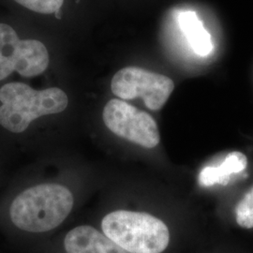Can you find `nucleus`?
Here are the masks:
<instances>
[{"mask_svg":"<svg viewBox=\"0 0 253 253\" xmlns=\"http://www.w3.org/2000/svg\"><path fill=\"white\" fill-rule=\"evenodd\" d=\"M73 195L60 184H40L24 190L13 200L9 217L20 230L42 234L59 226L73 210Z\"/></svg>","mask_w":253,"mask_h":253,"instance_id":"obj_1","label":"nucleus"},{"mask_svg":"<svg viewBox=\"0 0 253 253\" xmlns=\"http://www.w3.org/2000/svg\"><path fill=\"white\" fill-rule=\"evenodd\" d=\"M0 125L22 133L33 120L59 114L68 107L67 94L58 87L36 90L24 83H9L0 88Z\"/></svg>","mask_w":253,"mask_h":253,"instance_id":"obj_2","label":"nucleus"},{"mask_svg":"<svg viewBox=\"0 0 253 253\" xmlns=\"http://www.w3.org/2000/svg\"><path fill=\"white\" fill-rule=\"evenodd\" d=\"M102 233L129 253H162L170 232L162 219L143 212L118 210L101 221Z\"/></svg>","mask_w":253,"mask_h":253,"instance_id":"obj_3","label":"nucleus"},{"mask_svg":"<svg viewBox=\"0 0 253 253\" xmlns=\"http://www.w3.org/2000/svg\"><path fill=\"white\" fill-rule=\"evenodd\" d=\"M50 62L46 46L37 40H20L13 27L0 23V81L13 72L26 78L44 73Z\"/></svg>","mask_w":253,"mask_h":253,"instance_id":"obj_4","label":"nucleus"},{"mask_svg":"<svg viewBox=\"0 0 253 253\" xmlns=\"http://www.w3.org/2000/svg\"><path fill=\"white\" fill-rule=\"evenodd\" d=\"M111 89L122 100L141 98L152 111L163 108L174 89L171 78L138 67H126L116 73Z\"/></svg>","mask_w":253,"mask_h":253,"instance_id":"obj_5","label":"nucleus"},{"mask_svg":"<svg viewBox=\"0 0 253 253\" xmlns=\"http://www.w3.org/2000/svg\"><path fill=\"white\" fill-rule=\"evenodd\" d=\"M102 118L105 126L118 137L145 148H154L160 144V131L155 119L124 100H109Z\"/></svg>","mask_w":253,"mask_h":253,"instance_id":"obj_6","label":"nucleus"},{"mask_svg":"<svg viewBox=\"0 0 253 253\" xmlns=\"http://www.w3.org/2000/svg\"><path fill=\"white\" fill-rule=\"evenodd\" d=\"M67 253H129L94 227L73 228L64 238Z\"/></svg>","mask_w":253,"mask_h":253,"instance_id":"obj_7","label":"nucleus"},{"mask_svg":"<svg viewBox=\"0 0 253 253\" xmlns=\"http://www.w3.org/2000/svg\"><path fill=\"white\" fill-rule=\"evenodd\" d=\"M248 166L245 154L234 151L228 154L225 160L218 166H207L200 172L199 184L202 187H211L216 184L227 185L232 176L243 172Z\"/></svg>","mask_w":253,"mask_h":253,"instance_id":"obj_8","label":"nucleus"},{"mask_svg":"<svg viewBox=\"0 0 253 253\" xmlns=\"http://www.w3.org/2000/svg\"><path fill=\"white\" fill-rule=\"evenodd\" d=\"M179 26L196 54L206 56L211 53L213 48L211 36L195 12H181Z\"/></svg>","mask_w":253,"mask_h":253,"instance_id":"obj_9","label":"nucleus"},{"mask_svg":"<svg viewBox=\"0 0 253 253\" xmlns=\"http://www.w3.org/2000/svg\"><path fill=\"white\" fill-rule=\"evenodd\" d=\"M237 224L245 229L253 228V187L244 195L235 208Z\"/></svg>","mask_w":253,"mask_h":253,"instance_id":"obj_10","label":"nucleus"},{"mask_svg":"<svg viewBox=\"0 0 253 253\" xmlns=\"http://www.w3.org/2000/svg\"><path fill=\"white\" fill-rule=\"evenodd\" d=\"M23 7L42 14L58 13L64 0H14Z\"/></svg>","mask_w":253,"mask_h":253,"instance_id":"obj_11","label":"nucleus"}]
</instances>
